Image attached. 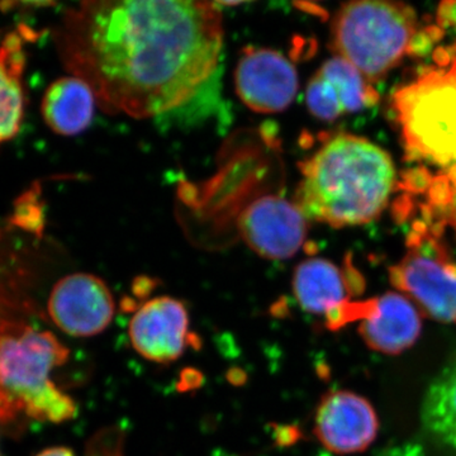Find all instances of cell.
Instances as JSON below:
<instances>
[{
	"instance_id": "cell-27",
	"label": "cell",
	"mask_w": 456,
	"mask_h": 456,
	"mask_svg": "<svg viewBox=\"0 0 456 456\" xmlns=\"http://www.w3.org/2000/svg\"><path fill=\"white\" fill-rule=\"evenodd\" d=\"M275 436H277L278 444H281V445H292L301 437V432L298 431V428H292V426H284V428H277Z\"/></svg>"
},
{
	"instance_id": "cell-34",
	"label": "cell",
	"mask_w": 456,
	"mask_h": 456,
	"mask_svg": "<svg viewBox=\"0 0 456 456\" xmlns=\"http://www.w3.org/2000/svg\"><path fill=\"white\" fill-rule=\"evenodd\" d=\"M301 5L305 11L311 12V13L316 14V16H320L322 20H329V13L323 8L318 7V5L310 4V3H303Z\"/></svg>"
},
{
	"instance_id": "cell-30",
	"label": "cell",
	"mask_w": 456,
	"mask_h": 456,
	"mask_svg": "<svg viewBox=\"0 0 456 456\" xmlns=\"http://www.w3.org/2000/svg\"><path fill=\"white\" fill-rule=\"evenodd\" d=\"M424 32L428 35V37L430 38L432 44L443 40L444 36H445V31H444L443 28H440L439 26L426 27Z\"/></svg>"
},
{
	"instance_id": "cell-1",
	"label": "cell",
	"mask_w": 456,
	"mask_h": 456,
	"mask_svg": "<svg viewBox=\"0 0 456 456\" xmlns=\"http://www.w3.org/2000/svg\"><path fill=\"white\" fill-rule=\"evenodd\" d=\"M53 37L102 110L141 119L179 110L212 79L224 23L217 3L94 0L69 9Z\"/></svg>"
},
{
	"instance_id": "cell-8",
	"label": "cell",
	"mask_w": 456,
	"mask_h": 456,
	"mask_svg": "<svg viewBox=\"0 0 456 456\" xmlns=\"http://www.w3.org/2000/svg\"><path fill=\"white\" fill-rule=\"evenodd\" d=\"M237 227L248 248L270 260L294 256L308 230L307 218L296 203L278 196H264L246 207Z\"/></svg>"
},
{
	"instance_id": "cell-13",
	"label": "cell",
	"mask_w": 456,
	"mask_h": 456,
	"mask_svg": "<svg viewBox=\"0 0 456 456\" xmlns=\"http://www.w3.org/2000/svg\"><path fill=\"white\" fill-rule=\"evenodd\" d=\"M22 29L8 33L0 44V149L17 136L25 118L23 74L29 37Z\"/></svg>"
},
{
	"instance_id": "cell-14",
	"label": "cell",
	"mask_w": 456,
	"mask_h": 456,
	"mask_svg": "<svg viewBox=\"0 0 456 456\" xmlns=\"http://www.w3.org/2000/svg\"><path fill=\"white\" fill-rule=\"evenodd\" d=\"M94 93L79 77L55 80L45 92L41 114L51 131L61 136H75L86 131L94 117Z\"/></svg>"
},
{
	"instance_id": "cell-22",
	"label": "cell",
	"mask_w": 456,
	"mask_h": 456,
	"mask_svg": "<svg viewBox=\"0 0 456 456\" xmlns=\"http://www.w3.org/2000/svg\"><path fill=\"white\" fill-rule=\"evenodd\" d=\"M452 197H454V189L450 184L448 175H439L434 178V182L428 189V200H430L431 206H450Z\"/></svg>"
},
{
	"instance_id": "cell-16",
	"label": "cell",
	"mask_w": 456,
	"mask_h": 456,
	"mask_svg": "<svg viewBox=\"0 0 456 456\" xmlns=\"http://www.w3.org/2000/svg\"><path fill=\"white\" fill-rule=\"evenodd\" d=\"M293 292L302 310L326 316L349 302V290L340 269L325 259L303 261L294 270Z\"/></svg>"
},
{
	"instance_id": "cell-5",
	"label": "cell",
	"mask_w": 456,
	"mask_h": 456,
	"mask_svg": "<svg viewBox=\"0 0 456 456\" xmlns=\"http://www.w3.org/2000/svg\"><path fill=\"white\" fill-rule=\"evenodd\" d=\"M395 119L406 146L424 159L456 164V71L431 69L416 83L398 89L393 97Z\"/></svg>"
},
{
	"instance_id": "cell-33",
	"label": "cell",
	"mask_w": 456,
	"mask_h": 456,
	"mask_svg": "<svg viewBox=\"0 0 456 456\" xmlns=\"http://www.w3.org/2000/svg\"><path fill=\"white\" fill-rule=\"evenodd\" d=\"M379 93L377 92L371 86H368L367 92H365V106L374 107L379 102Z\"/></svg>"
},
{
	"instance_id": "cell-4",
	"label": "cell",
	"mask_w": 456,
	"mask_h": 456,
	"mask_svg": "<svg viewBox=\"0 0 456 456\" xmlns=\"http://www.w3.org/2000/svg\"><path fill=\"white\" fill-rule=\"evenodd\" d=\"M416 22L415 9L403 3H346L332 23L331 47L369 82H379L403 59Z\"/></svg>"
},
{
	"instance_id": "cell-12",
	"label": "cell",
	"mask_w": 456,
	"mask_h": 456,
	"mask_svg": "<svg viewBox=\"0 0 456 456\" xmlns=\"http://www.w3.org/2000/svg\"><path fill=\"white\" fill-rule=\"evenodd\" d=\"M421 330L419 308L408 297L389 292L370 299L367 316L360 321L359 334L371 350L399 355L415 345Z\"/></svg>"
},
{
	"instance_id": "cell-15",
	"label": "cell",
	"mask_w": 456,
	"mask_h": 456,
	"mask_svg": "<svg viewBox=\"0 0 456 456\" xmlns=\"http://www.w3.org/2000/svg\"><path fill=\"white\" fill-rule=\"evenodd\" d=\"M421 425L437 449L456 456V355L428 386L421 406Z\"/></svg>"
},
{
	"instance_id": "cell-38",
	"label": "cell",
	"mask_w": 456,
	"mask_h": 456,
	"mask_svg": "<svg viewBox=\"0 0 456 456\" xmlns=\"http://www.w3.org/2000/svg\"><path fill=\"white\" fill-rule=\"evenodd\" d=\"M448 178L450 179V182H456V164H452V167H449Z\"/></svg>"
},
{
	"instance_id": "cell-20",
	"label": "cell",
	"mask_w": 456,
	"mask_h": 456,
	"mask_svg": "<svg viewBox=\"0 0 456 456\" xmlns=\"http://www.w3.org/2000/svg\"><path fill=\"white\" fill-rule=\"evenodd\" d=\"M123 439L125 436L118 428H104L90 439L86 456H125Z\"/></svg>"
},
{
	"instance_id": "cell-23",
	"label": "cell",
	"mask_w": 456,
	"mask_h": 456,
	"mask_svg": "<svg viewBox=\"0 0 456 456\" xmlns=\"http://www.w3.org/2000/svg\"><path fill=\"white\" fill-rule=\"evenodd\" d=\"M344 275L345 284H346L347 290H349V294H353V296H360L365 290V281L362 278V275L360 274V272L354 268L353 263H351V255H347L346 259H345V266H344Z\"/></svg>"
},
{
	"instance_id": "cell-10",
	"label": "cell",
	"mask_w": 456,
	"mask_h": 456,
	"mask_svg": "<svg viewBox=\"0 0 456 456\" xmlns=\"http://www.w3.org/2000/svg\"><path fill=\"white\" fill-rule=\"evenodd\" d=\"M298 86L296 68L278 51L248 47L237 62V95L254 112H283L292 104Z\"/></svg>"
},
{
	"instance_id": "cell-3",
	"label": "cell",
	"mask_w": 456,
	"mask_h": 456,
	"mask_svg": "<svg viewBox=\"0 0 456 456\" xmlns=\"http://www.w3.org/2000/svg\"><path fill=\"white\" fill-rule=\"evenodd\" d=\"M303 179L294 203L307 220L331 227L359 226L379 217L395 170L388 152L353 134H336L299 164Z\"/></svg>"
},
{
	"instance_id": "cell-25",
	"label": "cell",
	"mask_w": 456,
	"mask_h": 456,
	"mask_svg": "<svg viewBox=\"0 0 456 456\" xmlns=\"http://www.w3.org/2000/svg\"><path fill=\"white\" fill-rule=\"evenodd\" d=\"M432 42L424 31H416L407 47V55L411 57H425L430 53Z\"/></svg>"
},
{
	"instance_id": "cell-26",
	"label": "cell",
	"mask_w": 456,
	"mask_h": 456,
	"mask_svg": "<svg viewBox=\"0 0 456 456\" xmlns=\"http://www.w3.org/2000/svg\"><path fill=\"white\" fill-rule=\"evenodd\" d=\"M436 20L440 28L445 29L452 26L456 28V2L446 0L441 3L437 9Z\"/></svg>"
},
{
	"instance_id": "cell-6",
	"label": "cell",
	"mask_w": 456,
	"mask_h": 456,
	"mask_svg": "<svg viewBox=\"0 0 456 456\" xmlns=\"http://www.w3.org/2000/svg\"><path fill=\"white\" fill-rule=\"evenodd\" d=\"M389 279L425 316L456 325V264L430 233L419 248L408 251L398 265L389 269Z\"/></svg>"
},
{
	"instance_id": "cell-21",
	"label": "cell",
	"mask_w": 456,
	"mask_h": 456,
	"mask_svg": "<svg viewBox=\"0 0 456 456\" xmlns=\"http://www.w3.org/2000/svg\"><path fill=\"white\" fill-rule=\"evenodd\" d=\"M434 178L425 167H417L402 173V180L395 189H403L404 193L422 194L430 189Z\"/></svg>"
},
{
	"instance_id": "cell-17",
	"label": "cell",
	"mask_w": 456,
	"mask_h": 456,
	"mask_svg": "<svg viewBox=\"0 0 456 456\" xmlns=\"http://www.w3.org/2000/svg\"><path fill=\"white\" fill-rule=\"evenodd\" d=\"M327 82L334 86L340 95L345 113L360 112L365 108V92L369 84L355 66L340 56L332 57L317 71Z\"/></svg>"
},
{
	"instance_id": "cell-32",
	"label": "cell",
	"mask_w": 456,
	"mask_h": 456,
	"mask_svg": "<svg viewBox=\"0 0 456 456\" xmlns=\"http://www.w3.org/2000/svg\"><path fill=\"white\" fill-rule=\"evenodd\" d=\"M37 456H75V454L70 449L57 446V448L44 450Z\"/></svg>"
},
{
	"instance_id": "cell-18",
	"label": "cell",
	"mask_w": 456,
	"mask_h": 456,
	"mask_svg": "<svg viewBox=\"0 0 456 456\" xmlns=\"http://www.w3.org/2000/svg\"><path fill=\"white\" fill-rule=\"evenodd\" d=\"M305 102L310 112L321 121L334 122L345 113L338 90L318 73L308 83Z\"/></svg>"
},
{
	"instance_id": "cell-37",
	"label": "cell",
	"mask_w": 456,
	"mask_h": 456,
	"mask_svg": "<svg viewBox=\"0 0 456 456\" xmlns=\"http://www.w3.org/2000/svg\"><path fill=\"white\" fill-rule=\"evenodd\" d=\"M412 231L413 232L419 233V235L426 236L428 231V224L425 221L416 220L412 224Z\"/></svg>"
},
{
	"instance_id": "cell-19",
	"label": "cell",
	"mask_w": 456,
	"mask_h": 456,
	"mask_svg": "<svg viewBox=\"0 0 456 456\" xmlns=\"http://www.w3.org/2000/svg\"><path fill=\"white\" fill-rule=\"evenodd\" d=\"M8 226L22 233L40 237L44 228V213L40 202V191L36 188L18 197Z\"/></svg>"
},
{
	"instance_id": "cell-29",
	"label": "cell",
	"mask_w": 456,
	"mask_h": 456,
	"mask_svg": "<svg viewBox=\"0 0 456 456\" xmlns=\"http://www.w3.org/2000/svg\"><path fill=\"white\" fill-rule=\"evenodd\" d=\"M432 59L440 68H445L452 61V55H450L449 50L445 49V47H439V49L435 50L434 53H432Z\"/></svg>"
},
{
	"instance_id": "cell-40",
	"label": "cell",
	"mask_w": 456,
	"mask_h": 456,
	"mask_svg": "<svg viewBox=\"0 0 456 456\" xmlns=\"http://www.w3.org/2000/svg\"><path fill=\"white\" fill-rule=\"evenodd\" d=\"M452 69L456 71V61L454 62V65H452Z\"/></svg>"
},
{
	"instance_id": "cell-24",
	"label": "cell",
	"mask_w": 456,
	"mask_h": 456,
	"mask_svg": "<svg viewBox=\"0 0 456 456\" xmlns=\"http://www.w3.org/2000/svg\"><path fill=\"white\" fill-rule=\"evenodd\" d=\"M415 211V202L411 194L404 193L395 200L392 206V216L397 224H403Z\"/></svg>"
},
{
	"instance_id": "cell-7",
	"label": "cell",
	"mask_w": 456,
	"mask_h": 456,
	"mask_svg": "<svg viewBox=\"0 0 456 456\" xmlns=\"http://www.w3.org/2000/svg\"><path fill=\"white\" fill-rule=\"evenodd\" d=\"M51 321L65 334L90 338L112 322L116 305L108 285L97 275L75 273L60 279L47 303Z\"/></svg>"
},
{
	"instance_id": "cell-31",
	"label": "cell",
	"mask_w": 456,
	"mask_h": 456,
	"mask_svg": "<svg viewBox=\"0 0 456 456\" xmlns=\"http://www.w3.org/2000/svg\"><path fill=\"white\" fill-rule=\"evenodd\" d=\"M424 237L425 236L419 235V233L413 232V231L408 233L406 239L407 248H410V250H417V248H419V246L422 245V242H424Z\"/></svg>"
},
{
	"instance_id": "cell-9",
	"label": "cell",
	"mask_w": 456,
	"mask_h": 456,
	"mask_svg": "<svg viewBox=\"0 0 456 456\" xmlns=\"http://www.w3.org/2000/svg\"><path fill=\"white\" fill-rule=\"evenodd\" d=\"M132 347L156 364H170L196 342L189 332L187 308L171 297H156L134 310L128 325Z\"/></svg>"
},
{
	"instance_id": "cell-36",
	"label": "cell",
	"mask_w": 456,
	"mask_h": 456,
	"mask_svg": "<svg viewBox=\"0 0 456 456\" xmlns=\"http://www.w3.org/2000/svg\"><path fill=\"white\" fill-rule=\"evenodd\" d=\"M446 221L441 220L439 222H434L431 224L430 228V235L434 237V239L439 240L441 236H443L444 231H445Z\"/></svg>"
},
{
	"instance_id": "cell-28",
	"label": "cell",
	"mask_w": 456,
	"mask_h": 456,
	"mask_svg": "<svg viewBox=\"0 0 456 456\" xmlns=\"http://www.w3.org/2000/svg\"><path fill=\"white\" fill-rule=\"evenodd\" d=\"M182 375V383L179 386H182L183 391H188V389H193L194 387L200 386V379H202L200 374L191 369L185 370Z\"/></svg>"
},
{
	"instance_id": "cell-35",
	"label": "cell",
	"mask_w": 456,
	"mask_h": 456,
	"mask_svg": "<svg viewBox=\"0 0 456 456\" xmlns=\"http://www.w3.org/2000/svg\"><path fill=\"white\" fill-rule=\"evenodd\" d=\"M421 213L422 217H424V221L428 224H428H434L435 209L430 203L422 204Z\"/></svg>"
},
{
	"instance_id": "cell-11",
	"label": "cell",
	"mask_w": 456,
	"mask_h": 456,
	"mask_svg": "<svg viewBox=\"0 0 456 456\" xmlns=\"http://www.w3.org/2000/svg\"><path fill=\"white\" fill-rule=\"evenodd\" d=\"M379 428L370 402L349 391L327 393L314 416V434L329 452L338 455L365 452Z\"/></svg>"
},
{
	"instance_id": "cell-2",
	"label": "cell",
	"mask_w": 456,
	"mask_h": 456,
	"mask_svg": "<svg viewBox=\"0 0 456 456\" xmlns=\"http://www.w3.org/2000/svg\"><path fill=\"white\" fill-rule=\"evenodd\" d=\"M17 230L0 228V421L18 416L53 424L74 419L77 406L51 379L70 351L35 322L25 292V254Z\"/></svg>"
},
{
	"instance_id": "cell-39",
	"label": "cell",
	"mask_w": 456,
	"mask_h": 456,
	"mask_svg": "<svg viewBox=\"0 0 456 456\" xmlns=\"http://www.w3.org/2000/svg\"><path fill=\"white\" fill-rule=\"evenodd\" d=\"M452 188H454V191H456V182L452 183Z\"/></svg>"
}]
</instances>
